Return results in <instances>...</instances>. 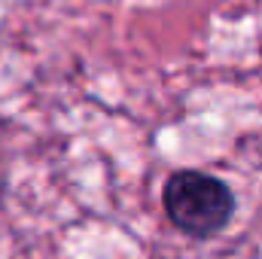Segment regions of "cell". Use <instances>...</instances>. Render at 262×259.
<instances>
[{"mask_svg": "<svg viewBox=\"0 0 262 259\" xmlns=\"http://www.w3.org/2000/svg\"><path fill=\"white\" fill-rule=\"evenodd\" d=\"M168 220L189 238H213L235 217V192L213 174L177 171L162 189Z\"/></svg>", "mask_w": 262, "mask_h": 259, "instance_id": "cell-1", "label": "cell"}]
</instances>
